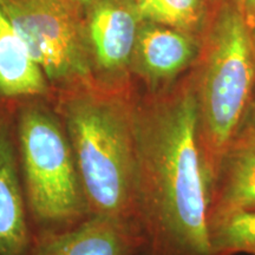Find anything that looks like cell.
Masks as SVG:
<instances>
[{
    "mask_svg": "<svg viewBox=\"0 0 255 255\" xmlns=\"http://www.w3.org/2000/svg\"><path fill=\"white\" fill-rule=\"evenodd\" d=\"M137 149L135 221L141 255H213L212 177L200 132L196 89L133 92Z\"/></svg>",
    "mask_w": 255,
    "mask_h": 255,
    "instance_id": "1",
    "label": "cell"
},
{
    "mask_svg": "<svg viewBox=\"0 0 255 255\" xmlns=\"http://www.w3.org/2000/svg\"><path fill=\"white\" fill-rule=\"evenodd\" d=\"M133 92L82 88L57 95L91 215L135 221L137 149Z\"/></svg>",
    "mask_w": 255,
    "mask_h": 255,
    "instance_id": "2",
    "label": "cell"
},
{
    "mask_svg": "<svg viewBox=\"0 0 255 255\" xmlns=\"http://www.w3.org/2000/svg\"><path fill=\"white\" fill-rule=\"evenodd\" d=\"M13 126L19 174L37 239L78 227L91 212L53 101L24 104L15 111Z\"/></svg>",
    "mask_w": 255,
    "mask_h": 255,
    "instance_id": "3",
    "label": "cell"
},
{
    "mask_svg": "<svg viewBox=\"0 0 255 255\" xmlns=\"http://www.w3.org/2000/svg\"><path fill=\"white\" fill-rule=\"evenodd\" d=\"M196 89L200 132L206 164L214 178L220 159L240 131L255 84L252 31L237 2H226L216 15Z\"/></svg>",
    "mask_w": 255,
    "mask_h": 255,
    "instance_id": "4",
    "label": "cell"
},
{
    "mask_svg": "<svg viewBox=\"0 0 255 255\" xmlns=\"http://www.w3.org/2000/svg\"><path fill=\"white\" fill-rule=\"evenodd\" d=\"M53 96L94 87L83 17L63 0H0Z\"/></svg>",
    "mask_w": 255,
    "mask_h": 255,
    "instance_id": "5",
    "label": "cell"
},
{
    "mask_svg": "<svg viewBox=\"0 0 255 255\" xmlns=\"http://www.w3.org/2000/svg\"><path fill=\"white\" fill-rule=\"evenodd\" d=\"M141 18L133 0H97L83 18L94 87L131 94L130 64Z\"/></svg>",
    "mask_w": 255,
    "mask_h": 255,
    "instance_id": "6",
    "label": "cell"
},
{
    "mask_svg": "<svg viewBox=\"0 0 255 255\" xmlns=\"http://www.w3.org/2000/svg\"><path fill=\"white\" fill-rule=\"evenodd\" d=\"M14 114H0V255H33L37 237L19 174Z\"/></svg>",
    "mask_w": 255,
    "mask_h": 255,
    "instance_id": "7",
    "label": "cell"
},
{
    "mask_svg": "<svg viewBox=\"0 0 255 255\" xmlns=\"http://www.w3.org/2000/svg\"><path fill=\"white\" fill-rule=\"evenodd\" d=\"M196 49L195 40L186 31L141 21L130 76L144 83L146 94H158L194 59Z\"/></svg>",
    "mask_w": 255,
    "mask_h": 255,
    "instance_id": "8",
    "label": "cell"
},
{
    "mask_svg": "<svg viewBox=\"0 0 255 255\" xmlns=\"http://www.w3.org/2000/svg\"><path fill=\"white\" fill-rule=\"evenodd\" d=\"M136 222L91 215L71 231L37 239L33 255H141Z\"/></svg>",
    "mask_w": 255,
    "mask_h": 255,
    "instance_id": "9",
    "label": "cell"
},
{
    "mask_svg": "<svg viewBox=\"0 0 255 255\" xmlns=\"http://www.w3.org/2000/svg\"><path fill=\"white\" fill-rule=\"evenodd\" d=\"M53 101L43 72L0 7V114L33 101Z\"/></svg>",
    "mask_w": 255,
    "mask_h": 255,
    "instance_id": "10",
    "label": "cell"
},
{
    "mask_svg": "<svg viewBox=\"0 0 255 255\" xmlns=\"http://www.w3.org/2000/svg\"><path fill=\"white\" fill-rule=\"evenodd\" d=\"M255 207V129L242 128L223 152L210 187L209 222Z\"/></svg>",
    "mask_w": 255,
    "mask_h": 255,
    "instance_id": "11",
    "label": "cell"
},
{
    "mask_svg": "<svg viewBox=\"0 0 255 255\" xmlns=\"http://www.w3.org/2000/svg\"><path fill=\"white\" fill-rule=\"evenodd\" d=\"M209 241L213 255H255V207L212 220Z\"/></svg>",
    "mask_w": 255,
    "mask_h": 255,
    "instance_id": "12",
    "label": "cell"
},
{
    "mask_svg": "<svg viewBox=\"0 0 255 255\" xmlns=\"http://www.w3.org/2000/svg\"><path fill=\"white\" fill-rule=\"evenodd\" d=\"M142 21L189 31L200 23L203 0H133Z\"/></svg>",
    "mask_w": 255,
    "mask_h": 255,
    "instance_id": "13",
    "label": "cell"
},
{
    "mask_svg": "<svg viewBox=\"0 0 255 255\" xmlns=\"http://www.w3.org/2000/svg\"><path fill=\"white\" fill-rule=\"evenodd\" d=\"M239 9L245 21L252 30L255 28V0H237Z\"/></svg>",
    "mask_w": 255,
    "mask_h": 255,
    "instance_id": "14",
    "label": "cell"
},
{
    "mask_svg": "<svg viewBox=\"0 0 255 255\" xmlns=\"http://www.w3.org/2000/svg\"><path fill=\"white\" fill-rule=\"evenodd\" d=\"M70 8L73 9L76 13H78L81 17L84 18V14L87 11L95 4L97 0H63Z\"/></svg>",
    "mask_w": 255,
    "mask_h": 255,
    "instance_id": "15",
    "label": "cell"
},
{
    "mask_svg": "<svg viewBox=\"0 0 255 255\" xmlns=\"http://www.w3.org/2000/svg\"><path fill=\"white\" fill-rule=\"evenodd\" d=\"M242 128H251V129H255V101L252 102L250 109L247 111L246 119H245L244 124H242Z\"/></svg>",
    "mask_w": 255,
    "mask_h": 255,
    "instance_id": "16",
    "label": "cell"
},
{
    "mask_svg": "<svg viewBox=\"0 0 255 255\" xmlns=\"http://www.w3.org/2000/svg\"><path fill=\"white\" fill-rule=\"evenodd\" d=\"M252 38H253V44H254V50H255V28L252 30Z\"/></svg>",
    "mask_w": 255,
    "mask_h": 255,
    "instance_id": "17",
    "label": "cell"
}]
</instances>
